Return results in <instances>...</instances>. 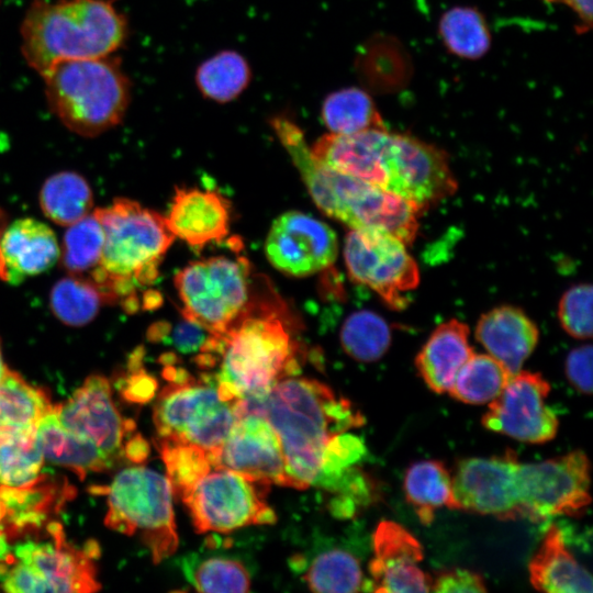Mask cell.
<instances>
[{
	"instance_id": "cell-1",
	"label": "cell",
	"mask_w": 593,
	"mask_h": 593,
	"mask_svg": "<svg viewBox=\"0 0 593 593\" xmlns=\"http://www.w3.org/2000/svg\"><path fill=\"white\" fill-rule=\"evenodd\" d=\"M452 489L460 510L502 521L534 523L577 516L590 504V462L581 450L536 463H522L515 451L458 462Z\"/></svg>"
},
{
	"instance_id": "cell-2",
	"label": "cell",
	"mask_w": 593,
	"mask_h": 593,
	"mask_svg": "<svg viewBox=\"0 0 593 593\" xmlns=\"http://www.w3.org/2000/svg\"><path fill=\"white\" fill-rule=\"evenodd\" d=\"M238 412L264 416L277 433L290 488L314 484L329 440L363 424L350 402L326 384L307 378H284L266 394L239 400Z\"/></svg>"
},
{
	"instance_id": "cell-3",
	"label": "cell",
	"mask_w": 593,
	"mask_h": 593,
	"mask_svg": "<svg viewBox=\"0 0 593 593\" xmlns=\"http://www.w3.org/2000/svg\"><path fill=\"white\" fill-rule=\"evenodd\" d=\"M269 124L322 212L350 230L372 228L406 245L414 242L422 206L320 161L302 128L287 115H275Z\"/></svg>"
},
{
	"instance_id": "cell-4",
	"label": "cell",
	"mask_w": 593,
	"mask_h": 593,
	"mask_svg": "<svg viewBox=\"0 0 593 593\" xmlns=\"http://www.w3.org/2000/svg\"><path fill=\"white\" fill-rule=\"evenodd\" d=\"M127 21L110 0H34L21 25V49L41 76L59 61L112 55Z\"/></svg>"
},
{
	"instance_id": "cell-5",
	"label": "cell",
	"mask_w": 593,
	"mask_h": 593,
	"mask_svg": "<svg viewBox=\"0 0 593 593\" xmlns=\"http://www.w3.org/2000/svg\"><path fill=\"white\" fill-rule=\"evenodd\" d=\"M93 213L102 225L104 243L98 266L86 277L109 303L123 299L127 305L134 304L136 288L155 280L176 237L165 216L130 199H115Z\"/></svg>"
},
{
	"instance_id": "cell-6",
	"label": "cell",
	"mask_w": 593,
	"mask_h": 593,
	"mask_svg": "<svg viewBox=\"0 0 593 593\" xmlns=\"http://www.w3.org/2000/svg\"><path fill=\"white\" fill-rule=\"evenodd\" d=\"M42 77L51 110L85 137L119 125L131 102V82L112 55L59 61Z\"/></svg>"
},
{
	"instance_id": "cell-7",
	"label": "cell",
	"mask_w": 593,
	"mask_h": 593,
	"mask_svg": "<svg viewBox=\"0 0 593 593\" xmlns=\"http://www.w3.org/2000/svg\"><path fill=\"white\" fill-rule=\"evenodd\" d=\"M217 391L224 400L266 394L298 369L295 346L276 312L251 310L223 336Z\"/></svg>"
},
{
	"instance_id": "cell-8",
	"label": "cell",
	"mask_w": 593,
	"mask_h": 593,
	"mask_svg": "<svg viewBox=\"0 0 593 593\" xmlns=\"http://www.w3.org/2000/svg\"><path fill=\"white\" fill-rule=\"evenodd\" d=\"M170 381L154 405L157 438L199 446L210 454L212 466L238 417L239 400L220 396L216 381L195 380L182 369L168 366Z\"/></svg>"
},
{
	"instance_id": "cell-9",
	"label": "cell",
	"mask_w": 593,
	"mask_h": 593,
	"mask_svg": "<svg viewBox=\"0 0 593 593\" xmlns=\"http://www.w3.org/2000/svg\"><path fill=\"white\" fill-rule=\"evenodd\" d=\"M96 490L107 495L108 527L128 536L138 534L155 563L175 553L178 535L166 475L144 466L130 467Z\"/></svg>"
},
{
	"instance_id": "cell-10",
	"label": "cell",
	"mask_w": 593,
	"mask_h": 593,
	"mask_svg": "<svg viewBox=\"0 0 593 593\" xmlns=\"http://www.w3.org/2000/svg\"><path fill=\"white\" fill-rule=\"evenodd\" d=\"M182 316L223 336L250 310V266L245 258L216 256L188 264L175 276Z\"/></svg>"
},
{
	"instance_id": "cell-11",
	"label": "cell",
	"mask_w": 593,
	"mask_h": 593,
	"mask_svg": "<svg viewBox=\"0 0 593 593\" xmlns=\"http://www.w3.org/2000/svg\"><path fill=\"white\" fill-rule=\"evenodd\" d=\"M269 485L226 468H213L180 499L198 533H228L260 524L277 516L265 502Z\"/></svg>"
},
{
	"instance_id": "cell-12",
	"label": "cell",
	"mask_w": 593,
	"mask_h": 593,
	"mask_svg": "<svg viewBox=\"0 0 593 593\" xmlns=\"http://www.w3.org/2000/svg\"><path fill=\"white\" fill-rule=\"evenodd\" d=\"M344 259L350 279L373 290L393 310L404 309L406 293L419 282L416 261L398 237L372 228L350 230Z\"/></svg>"
},
{
	"instance_id": "cell-13",
	"label": "cell",
	"mask_w": 593,
	"mask_h": 593,
	"mask_svg": "<svg viewBox=\"0 0 593 593\" xmlns=\"http://www.w3.org/2000/svg\"><path fill=\"white\" fill-rule=\"evenodd\" d=\"M43 539H26L13 547V557L30 569L44 584L46 592H93L100 589L96 580L93 559L99 556L94 541L85 549L67 541L63 526L49 522Z\"/></svg>"
},
{
	"instance_id": "cell-14",
	"label": "cell",
	"mask_w": 593,
	"mask_h": 593,
	"mask_svg": "<svg viewBox=\"0 0 593 593\" xmlns=\"http://www.w3.org/2000/svg\"><path fill=\"white\" fill-rule=\"evenodd\" d=\"M550 385L538 372L518 371L502 392L489 402L482 425L519 441L542 444L558 430V419L546 404Z\"/></svg>"
},
{
	"instance_id": "cell-15",
	"label": "cell",
	"mask_w": 593,
	"mask_h": 593,
	"mask_svg": "<svg viewBox=\"0 0 593 593\" xmlns=\"http://www.w3.org/2000/svg\"><path fill=\"white\" fill-rule=\"evenodd\" d=\"M54 411L60 424L91 441L113 465L123 455L124 438L135 424L118 411L105 377L92 374Z\"/></svg>"
},
{
	"instance_id": "cell-16",
	"label": "cell",
	"mask_w": 593,
	"mask_h": 593,
	"mask_svg": "<svg viewBox=\"0 0 593 593\" xmlns=\"http://www.w3.org/2000/svg\"><path fill=\"white\" fill-rule=\"evenodd\" d=\"M265 250L276 269L289 276L306 277L334 264L338 244L335 232L326 223L289 211L272 223Z\"/></svg>"
},
{
	"instance_id": "cell-17",
	"label": "cell",
	"mask_w": 593,
	"mask_h": 593,
	"mask_svg": "<svg viewBox=\"0 0 593 593\" xmlns=\"http://www.w3.org/2000/svg\"><path fill=\"white\" fill-rule=\"evenodd\" d=\"M226 468L262 484L290 486L280 439L261 415L240 412L214 459Z\"/></svg>"
},
{
	"instance_id": "cell-18",
	"label": "cell",
	"mask_w": 593,
	"mask_h": 593,
	"mask_svg": "<svg viewBox=\"0 0 593 593\" xmlns=\"http://www.w3.org/2000/svg\"><path fill=\"white\" fill-rule=\"evenodd\" d=\"M373 552L369 572L374 592L432 591V578L417 567L423 547L402 525L381 521L373 534Z\"/></svg>"
},
{
	"instance_id": "cell-19",
	"label": "cell",
	"mask_w": 593,
	"mask_h": 593,
	"mask_svg": "<svg viewBox=\"0 0 593 593\" xmlns=\"http://www.w3.org/2000/svg\"><path fill=\"white\" fill-rule=\"evenodd\" d=\"M165 217L175 237L191 247L202 248L227 235L230 205L216 191L177 189Z\"/></svg>"
},
{
	"instance_id": "cell-20",
	"label": "cell",
	"mask_w": 593,
	"mask_h": 593,
	"mask_svg": "<svg viewBox=\"0 0 593 593\" xmlns=\"http://www.w3.org/2000/svg\"><path fill=\"white\" fill-rule=\"evenodd\" d=\"M72 495L74 489L67 481L48 474H41L35 482L25 486L0 485V497L5 506L4 533L8 540L40 532Z\"/></svg>"
},
{
	"instance_id": "cell-21",
	"label": "cell",
	"mask_w": 593,
	"mask_h": 593,
	"mask_svg": "<svg viewBox=\"0 0 593 593\" xmlns=\"http://www.w3.org/2000/svg\"><path fill=\"white\" fill-rule=\"evenodd\" d=\"M475 337L488 354L500 361L513 376L534 351L539 332L521 309L502 305L481 315Z\"/></svg>"
},
{
	"instance_id": "cell-22",
	"label": "cell",
	"mask_w": 593,
	"mask_h": 593,
	"mask_svg": "<svg viewBox=\"0 0 593 593\" xmlns=\"http://www.w3.org/2000/svg\"><path fill=\"white\" fill-rule=\"evenodd\" d=\"M0 247L9 281L19 283L52 268L60 258L54 231L45 223L24 217L5 225Z\"/></svg>"
},
{
	"instance_id": "cell-23",
	"label": "cell",
	"mask_w": 593,
	"mask_h": 593,
	"mask_svg": "<svg viewBox=\"0 0 593 593\" xmlns=\"http://www.w3.org/2000/svg\"><path fill=\"white\" fill-rule=\"evenodd\" d=\"M473 355L469 328L458 321L439 324L415 358V366L427 387L436 393L448 392L462 365Z\"/></svg>"
},
{
	"instance_id": "cell-24",
	"label": "cell",
	"mask_w": 593,
	"mask_h": 593,
	"mask_svg": "<svg viewBox=\"0 0 593 593\" xmlns=\"http://www.w3.org/2000/svg\"><path fill=\"white\" fill-rule=\"evenodd\" d=\"M529 580L538 590L549 593H591L592 578L566 547L561 530L551 525L530 559Z\"/></svg>"
},
{
	"instance_id": "cell-25",
	"label": "cell",
	"mask_w": 593,
	"mask_h": 593,
	"mask_svg": "<svg viewBox=\"0 0 593 593\" xmlns=\"http://www.w3.org/2000/svg\"><path fill=\"white\" fill-rule=\"evenodd\" d=\"M35 437L44 459L66 467L80 479L89 472H100L113 465L88 439L65 428L53 409L36 424Z\"/></svg>"
},
{
	"instance_id": "cell-26",
	"label": "cell",
	"mask_w": 593,
	"mask_h": 593,
	"mask_svg": "<svg viewBox=\"0 0 593 593\" xmlns=\"http://www.w3.org/2000/svg\"><path fill=\"white\" fill-rule=\"evenodd\" d=\"M404 492L423 525H429L434 521L435 511L440 507L459 510L454 495L452 477L438 460L413 463L404 477Z\"/></svg>"
},
{
	"instance_id": "cell-27",
	"label": "cell",
	"mask_w": 593,
	"mask_h": 593,
	"mask_svg": "<svg viewBox=\"0 0 593 593\" xmlns=\"http://www.w3.org/2000/svg\"><path fill=\"white\" fill-rule=\"evenodd\" d=\"M53 405L47 393L5 369L0 381V437L33 430Z\"/></svg>"
},
{
	"instance_id": "cell-28",
	"label": "cell",
	"mask_w": 593,
	"mask_h": 593,
	"mask_svg": "<svg viewBox=\"0 0 593 593\" xmlns=\"http://www.w3.org/2000/svg\"><path fill=\"white\" fill-rule=\"evenodd\" d=\"M437 29L445 49L461 59H481L492 46L490 26L477 7L449 8L440 15Z\"/></svg>"
},
{
	"instance_id": "cell-29",
	"label": "cell",
	"mask_w": 593,
	"mask_h": 593,
	"mask_svg": "<svg viewBox=\"0 0 593 593\" xmlns=\"http://www.w3.org/2000/svg\"><path fill=\"white\" fill-rule=\"evenodd\" d=\"M321 119L333 134H354L387 127L372 97L358 87L331 92L323 100Z\"/></svg>"
},
{
	"instance_id": "cell-30",
	"label": "cell",
	"mask_w": 593,
	"mask_h": 593,
	"mask_svg": "<svg viewBox=\"0 0 593 593\" xmlns=\"http://www.w3.org/2000/svg\"><path fill=\"white\" fill-rule=\"evenodd\" d=\"M40 205L52 222L69 226L91 213L93 195L81 175L61 171L54 174L43 183Z\"/></svg>"
},
{
	"instance_id": "cell-31",
	"label": "cell",
	"mask_w": 593,
	"mask_h": 593,
	"mask_svg": "<svg viewBox=\"0 0 593 593\" xmlns=\"http://www.w3.org/2000/svg\"><path fill=\"white\" fill-rule=\"evenodd\" d=\"M251 69L247 59L236 51L216 53L199 65L195 83L208 100L227 103L236 100L249 86Z\"/></svg>"
},
{
	"instance_id": "cell-32",
	"label": "cell",
	"mask_w": 593,
	"mask_h": 593,
	"mask_svg": "<svg viewBox=\"0 0 593 593\" xmlns=\"http://www.w3.org/2000/svg\"><path fill=\"white\" fill-rule=\"evenodd\" d=\"M109 303L105 294L88 277L69 275L58 280L51 290L49 307L64 324L80 327L98 315Z\"/></svg>"
},
{
	"instance_id": "cell-33",
	"label": "cell",
	"mask_w": 593,
	"mask_h": 593,
	"mask_svg": "<svg viewBox=\"0 0 593 593\" xmlns=\"http://www.w3.org/2000/svg\"><path fill=\"white\" fill-rule=\"evenodd\" d=\"M512 374L492 356L474 354L462 365L449 394L468 404H484L495 399Z\"/></svg>"
},
{
	"instance_id": "cell-34",
	"label": "cell",
	"mask_w": 593,
	"mask_h": 593,
	"mask_svg": "<svg viewBox=\"0 0 593 593\" xmlns=\"http://www.w3.org/2000/svg\"><path fill=\"white\" fill-rule=\"evenodd\" d=\"M43 462L35 429L0 437V485L32 484L40 478Z\"/></svg>"
},
{
	"instance_id": "cell-35",
	"label": "cell",
	"mask_w": 593,
	"mask_h": 593,
	"mask_svg": "<svg viewBox=\"0 0 593 593\" xmlns=\"http://www.w3.org/2000/svg\"><path fill=\"white\" fill-rule=\"evenodd\" d=\"M340 343L354 359L372 362L381 358L390 347V326L374 312L358 311L345 321Z\"/></svg>"
},
{
	"instance_id": "cell-36",
	"label": "cell",
	"mask_w": 593,
	"mask_h": 593,
	"mask_svg": "<svg viewBox=\"0 0 593 593\" xmlns=\"http://www.w3.org/2000/svg\"><path fill=\"white\" fill-rule=\"evenodd\" d=\"M103 243V228L93 212L69 225L60 248L66 271L76 276L89 275L99 264Z\"/></svg>"
},
{
	"instance_id": "cell-37",
	"label": "cell",
	"mask_w": 593,
	"mask_h": 593,
	"mask_svg": "<svg viewBox=\"0 0 593 593\" xmlns=\"http://www.w3.org/2000/svg\"><path fill=\"white\" fill-rule=\"evenodd\" d=\"M304 581L314 592H358L365 584L359 561L340 549L318 555L305 572Z\"/></svg>"
},
{
	"instance_id": "cell-38",
	"label": "cell",
	"mask_w": 593,
	"mask_h": 593,
	"mask_svg": "<svg viewBox=\"0 0 593 593\" xmlns=\"http://www.w3.org/2000/svg\"><path fill=\"white\" fill-rule=\"evenodd\" d=\"M155 445L166 467L171 491L181 497L212 469L210 454L203 448L155 438Z\"/></svg>"
},
{
	"instance_id": "cell-39",
	"label": "cell",
	"mask_w": 593,
	"mask_h": 593,
	"mask_svg": "<svg viewBox=\"0 0 593 593\" xmlns=\"http://www.w3.org/2000/svg\"><path fill=\"white\" fill-rule=\"evenodd\" d=\"M186 574L200 592H248L250 589L247 570L232 559L210 558L187 567Z\"/></svg>"
},
{
	"instance_id": "cell-40",
	"label": "cell",
	"mask_w": 593,
	"mask_h": 593,
	"mask_svg": "<svg viewBox=\"0 0 593 593\" xmlns=\"http://www.w3.org/2000/svg\"><path fill=\"white\" fill-rule=\"evenodd\" d=\"M558 318L562 328L579 339L592 336V287L581 283L568 289L558 305Z\"/></svg>"
},
{
	"instance_id": "cell-41",
	"label": "cell",
	"mask_w": 593,
	"mask_h": 593,
	"mask_svg": "<svg viewBox=\"0 0 593 593\" xmlns=\"http://www.w3.org/2000/svg\"><path fill=\"white\" fill-rule=\"evenodd\" d=\"M432 591L441 593L455 592H486V586L481 574L460 568L439 571L432 579Z\"/></svg>"
},
{
	"instance_id": "cell-42",
	"label": "cell",
	"mask_w": 593,
	"mask_h": 593,
	"mask_svg": "<svg viewBox=\"0 0 593 593\" xmlns=\"http://www.w3.org/2000/svg\"><path fill=\"white\" fill-rule=\"evenodd\" d=\"M569 382L581 393L592 392V347L581 346L571 350L566 360Z\"/></svg>"
},
{
	"instance_id": "cell-43",
	"label": "cell",
	"mask_w": 593,
	"mask_h": 593,
	"mask_svg": "<svg viewBox=\"0 0 593 593\" xmlns=\"http://www.w3.org/2000/svg\"><path fill=\"white\" fill-rule=\"evenodd\" d=\"M212 335L201 325L184 318L172 332V344L183 354L201 353Z\"/></svg>"
},
{
	"instance_id": "cell-44",
	"label": "cell",
	"mask_w": 593,
	"mask_h": 593,
	"mask_svg": "<svg viewBox=\"0 0 593 593\" xmlns=\"http://www.w3.org/2000/svg\"><path fill=\"white\" fill-rule=\"evenodd\" d=\"M156 387L154 378L136 367V370L124 382L122 393L128 401L144 403L154 396Z\"/></svg>"
},
{
	"instance_id": "cell-45",
	"label": "cell",
	"mask_w": 593,
	"mask_h": 593,
	"mask_svg": "<svg viewBox=\"0 0 593 593\" xmlns=\"http://www.w3.org/2000/svg\"><path fill=\"white\" fill-rule=\"evenodd\" d=\"M568 7L577 16L579 32H588L592 26V0H557Z\"/></svg>"
},
{
	"instance_id": "cell-46",
	"label": "cell",
	"mask_w": 593,
	"mask_h": 593,
	"mask_svg": "<svg viewBox=\"0 0 593 593\" xmlns=\"http://www.w3.org/2000/svg\"><path fill=\"white\" fill-rule=\"evenodd\" d=\"M148 445L144 438L139 435H135L128 441L125 443L123 454L127 459L134 462L143 461L148 455Z\"/></svg>"
},
{
	"instance_id": "cell-47",
	"label": "cell",
	"mask_w": 593,
	"mask_h": 593,
	"mask_svg": "<svg viewBox=\"0 0 593 593\" xmlns=\"http://www.w3.org/2000/svg\"><path fill=\"white\" fill-rule=\"evenodd\" d=\"M4 521H5V506L3 501L0 497V561L5 560L10 557L11 548L9 540L4 533Z\"/></svg>"
},
{
	"instance_id": "cell-48",
	"label": "cell",
	"mask_w": 593,
	"mask_h": 593,
	"mask_svg": "<svg viewBox=\"0 0 593 593\" xmlns=\"http://www.w3.org/2000/svg\"><path fill=\"white\" fill-rule=\"evenodd\" d=\"M5 225H7L5 224V215H4V212L0 209V238H1V234H2ZM0 279L2 281H7V282L9 281V276H8V271H7L4 261H3L1 247H0Z\"/></svg>"
},
{
	"instance_id": "cell-49",
	"label": "cell",
	"mask_w": 593,
	"mask_h": 593,
	"mask_svg": "<svg viewBox=\"0 0 593 593\" xmlns=\"http://www.w3.org/2000/svg\"><path fill=\"white\" fill-rule=\"evenodd\" d=\"M8 367L5 366V363L3 362V359H2V353H1V345H0V381L5 372V369Z\"/></svg>"
}]
</instances>
